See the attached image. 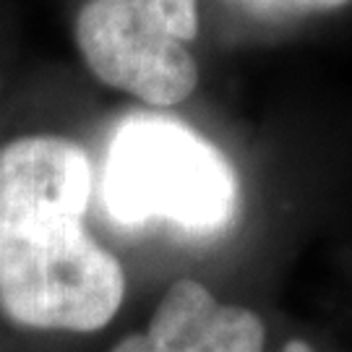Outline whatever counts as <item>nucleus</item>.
<instances>
[{
  "label": "nucleus",
  "mask_w": 352,
  "mask_h": 352,
  "mask_svg": "<svg viewBox=\"0 0 352 352\" xmlns=\"http://www.w3.org/2000/svg\"><path fill=\"white\" fill-rule=\"evenodd\" d=\"M235 173L214 144L164 115H131L107 146L102 201L118 225L164 219L212 232L232 219Z\"/></svg>",
  "instance_id": "obj_1"
},
{
  "label": "nucleus",
  "mask_w": 352,
  "mask_h": 352,
  "mask_svg": "<svg viewBox=\"0 0 352 352\" xmlns=\"http://www.w3.org/2000/svg\"><path fill=\"white\" fill-rule=\"evenodd\" d=\"M126 295L123 266L81 219L0 230V308L32 329L97 331Z\"/></svg>",
  "instance_id": "obj_2"
},
{
  "label": "nucleus",
  "mask_w": 352,
  "mask_h": 352,
  "mask_svg": "<svg viewBox=\"0 0 352 352\" xmlns=\"http://www.w3.org/2000/svg\"><path fill=\"white\" fill-rule=\"evenodd\" d=\"M76 42L91 74L139 100L167 107L193 94L199 65L136 0H89L76 16Z\"/></svg>",
  "instance_id": "obj_3"
},
{
  "label": "nucleus",
  "mask_w": 352,
  "mask_h": 352,
  "mask_svg": "<svg viewBox=\"0 0 352 352\" xmlns=\"http://www.w3.org/2000/svg\"><path fill=\"white\" fill-rule=\"evenodd\" d=\"M91 164L78 144L26 136L0 151V230L45 219H84Z\"/></svg>",
  "instance_id": "obj_4"
},
{
  "label": "nucleus",
  "mask_w": 352,
  "mask_h": 352,
  "mask_svg": "<svg viewBox=\"0 0 352 352\" xmlns=\"http://www.w3.org/2000/svg\"><path fill=\"white\" fill-rule=\"evenodd\" d=\"M261 318L225 305L209 289L180 279L167 289L144 334H131L113 352H264Z\"/></svg>",
  "instance_id": "obj_5"
},
{
  "label": "nucleus",
  "mask_w": 352,
  "mask_h": 352,
  "mask_svg": "<svg viewBox=\"0 0 352 352\" xmlns=\"http://www.w3.org/2000/svg\"><path fill=\"white\" fill-rule=\"evenodd\" d=\"M136 6L177 42H188L199 34L196 0H136Z\"/></svg>",
  "instance_id": "obj_6"
},
{
  "label": "nucleus",
  "mask_w": 352,
  "mask_h": 352,
  "mask_svg": "<svg viewBox=\"0 0 352 352\" xmlns=\"http://www.w3.org/2000/svg\"><path fill=\"white\" fill-rule=\"evenodd\" d=\"M253 13H314L337 8L347 0H240Z\"/></svg>",
  "instance_id": "obj_7"
},
{
  "label": "nucleus",
  "mask_w": 352,
  "mask_h": 352,
  "mask_svg": "<svg viewBox=\"0 0 352 352\" xmlns=\"http://www.w3.org/2000/svg\"><path fill=\"white\" fill-rule=\"evenodd\" d=\"M282 352H316V350L311 347V344L295 340V342H289V344H285V350H282Z\"/></svg>",
  "instance_id": "obj_8"
}]
</instances>
